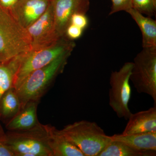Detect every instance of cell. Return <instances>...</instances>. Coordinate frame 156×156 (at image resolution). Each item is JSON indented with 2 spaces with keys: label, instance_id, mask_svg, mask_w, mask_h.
Masks as SVG:
<instances>
[{
  "label": "cell",
  "instance_id": "19",
  "mask_svg": "<svg viewBox=\"0 0 156 156\" xmlns=\"http://www.w3.org/2000/svg\"><path fill=\"white\" fill-rule=\"evenodd\" d=\"M132 8L149 17L154 16L156 10V0H132Z\"/></svg>",
  "mask_w": 156,
  "mask_h": 156
},
{
  "label": "cell",
  "instance_id": "25",
  "mask_svg": "<svg viewBox=\"0 0 156 156\" xmlns=\"http://www.w3.org/2000/svg\"><path fill=\"white\" fill-rule=\"evenodd\" d=\"M6 138V133L3 130L1 124H0V140L5 141Z\"/></svg>",
  "mask_w": 156,
  "mask_h": 156
},
{
  "label": "cell",
  "instance_id": "21",
  "mask_svg": "<svg viewBox=\"0 0 156 156\" xmlns=\"http://www.w3.org/2000/svg\"><path fill=\"white\" fill-rule=\"evenodd\" d=\"M70 23L84 30L88 26V18L86 16V14L80 12H77L73 14L72 16Z\"/></svg>",
  "mask_w": 156,
  "mask_h": 156
},
{
  "label": "cell",
  "instance_id": "16",
  "mask_svg": "<svg viewBox=\"0 0 156 156\" xmlns=\"http://www.w3.org/2000/svg\"><path fill=\"white\" fill-rule=\"evenodd\" d=\"M24 54L7 62H0V100L3 94L12 87Z\"/></svg>",
  "mask_w": 156,
  "mask_h": 156
},
{
  "label": "cell",
  "instance_id": "24",
  "mask_svg": "<svg viewBox=\"0 0 156 156\" xmlns=\"http://www.w3.org/2000/svg\"><path fill=\"white\" fill-rule=\"evenodd\" d=\"M18 0H0V5L9 10L16 4Z\"/></svg>",
  "mask_w": 156,
  "mask_h": 156
},
{
  "label": "cell",
  "instance_id": "3",
  "mask_svg": "<svg viewBox=\"0 0 156 156\" xmlns=\"http://www.w3.org/2000/svg\"><path fill=\"white\" fill-rule=\"evenodd\" d=\"M30 50L26 30L17 23L9 10L0 5V62H7Z\"/></svg>",
  "mask_w": 156,
  "mask_h": 156
},
{
  "label": "cell",
  "instance_id": "15",
  "mask_svg": "<svg viewBox=\"0 0 156 156\" xmlns=\"http://www.w3.org/2000/svg\"><path fill=\"white\" fill-rule=\"evenodd\" d=\"M110 137L112 140L124 143L139 150L156 151V132L115 134Z\"/></svg>",
  "mask_w": 156,
  "mask_h": 156
},
{
  "label": "cell",
  "instance_id": "1",
  "mask_svg": "<svg viewBox=\"0 0 156 156\" xmlns=\"http://www.w3.org/2000/svg\"><path fill=\"white\" fill-rule=\"evenodd\" d=\"M72 50L58 56L52 62L30 73L16 89L21 109L31 101H39L59 74L63 71Z\"/></svg>",
  "mask_w": 156,
  "mask_h": 156
},
{
  "label": "cell",
  "instance_id": "6",
  "mask_svg": "<svg viewBox=\"0 0 156 156\" xmlns=\"http://www.w3.org/2000/svg\"><path fill=\"white\" fill-rule=\"evenodd\" d=\"M130 79L138 93L149 95L156 104V48H143L136 55Z\"/></svg>",
  "mask_w": 156,
  "mask_h": 156
},
{
  "label": "cell",
  "instance_id": "2",
  "mask_svg": "<svg viewBox=\"0 0 156 156\" xmlns=\"http://www.w3.org/2000/svg\"><path fill=\"white\" fill-rule=\"evenodd\" d=\"M59 131L84 156H98L112 140L97 123L86 120L68 125Z\"/></svg>",
  "mask_w": 156,
  "mask_h": 156
},
{
  "label": "cell",
  "instance_id": "13",
  "mask_svg": "<svg viewBox=\"0 0 156 156\" xmlns=\"http://www.w3.org/2000/svg\"><path fill=\"white\" fill-rule=\"evenodd\" d=\"M48 143L53 156H84L76 147L69 141L57 128L46 125Z\"/></svg>",
  "mask_w": 156,
  "mask_h": 156
},
{
  "label": "cell",
  "instance_id": "22",
  "mask_svg": "<svg viewBox=\"0 0 156 156\" xmlns=\"http://www.w3.org/2000/svg\"><path fill=\"white\" fill-rule=\"evenodd\" d=\"M83 30L70 23L66 30L65 36L70 40H76L82 36Z\"/></svg>",
  "mask_w": 156,
  "mask_h": 156
},
{
  "label": "cell",
  "instance_id": "23",
  "mask_svg": "<svg viewBox=\"0 0 156 156\" xmlns=\"http://www.w3.org/2000/svg\"><path fill=\"white\" fill-rule=\"evenodd\" d=\"M0 156H15L11 148L5 141L0 140Z\"/></svg>",
  "mask_w": 156,
  "mask_h": 156
},
{
  "label": "cell",
  "instance_id": "14",
  "mask_svg": "<svg viewBox=\"0 0 156 156\" xmlns=\"http://www.w3.org/2000/svg\"><path fill=\"white\" fill-rule=\"evenodd\" d=\"M127 12L136 23L142 33L143 48H156V20L144 16L133 8Z\"/></svg>",
  "mask_w": 156,
  "mask_h": 156
},
{
  "label": "cell",
  "instance_id": "17",
  "mask_svg": "<svg viewBox=\"0 0 156 156\" xmlns=\"http://www.w3.org/2000/svg\"><path fill=\"white\" fill-rule=\"evenodd\" d=\"M156 151H141L126 144L112 140L98 156H154Z\"/></svg>",
  "mask_w": 156,
  "mask_h": 156
},
{
  "label": "cell",
  "instance_id": "5",
  "mask_svg": "<svg viewBox=\"0 0 156 156\" xmlns=\"http://www.w3.org/2000/svg\"><path fill=\"white\" fill-rule=\"evenodd\" d=\"M74 46V43L64 36L50 47L25 53L17 71L14 88L17 89L32 73L49 64L62 53L72 50Z\"/></svg>",
  "mask_w": 156,
  "mask_h": 156
},
{
  "label": "cell",
  "instance_id": "9",
  "mask_svg": "<svg viewBox=\"0 0 156 156\" xmlns=\"http://www.w3.org/2000/svg\"><path fill=\"white\" fill-rule=\"evenodd\" d=\"M56 31L59 37L65 36L72 16L77 12L86 14L89 0H51Z\"/></svg>",
  "mask_w": 156,
  "mask_h": 156
},
{
  "label": "cell",
  "instance_id": "11",
  "mask_svg": "<svg viewBox=\"0 0 156 156\" xmlns=\"http://www.w3.org/2000/svg\"><path fill=\"white\" fill-rule=\"evenodd\" d=\"M122 134L156 132V104L148 109L131 113Z\"/></svg>",
  "mask_w": 156,
  "mask_h": 156
},
{
  "label": "cell",
  "instance_id": "7",
  "mask_svg": "<svg viewBox=\"0 0 156 156\" xmlns=\"http://www.w3.org/2000/svg\"><path fill=\"white\" fill-rule=\"evenodd\" d=\"M133 62H127L119 70L112 72L110 77L109 104L119 118L128 120L131 112L128 104L131 99L130 76Z\"/></svg>",
  "mask_w": 156,
  "mask_h": 156
},
{
  "label": "cell",
  "instance_id": "18",
  "mask_svg": "<svg viewBox=\"0 0 156 156\" xmlns=\"http://www.w3.org/2000/svg\"><path fill=\"white\" fill-rule=\"evenodd\" d=\"M20 110L21 105L17 91L14 87H12L6 91L1 98L0 119H11Z\"/></svg>",
  "mask_w": 156,
  "mask_h": 156
},
{
  "label": "cell",
  "instance_id": "20",
  "mask_svg": "<svg viewBox=\"0 0 156 156\" xmlns=\"http://www.w3.org/2000/svg\"><path fill=\"white\" fill-rule=\"evenodd\" d=\"M112 2L111 10L109 15L125 11L127 12L132 8V0H111Z\"/></svg>",
  "mask_w": 156,
  "mask_h": 156
},
{
  "label": "cell",
  "instance_id": "10",
  "mask_svg": "<svg viewBox=\"0 0 156 156\" xmlns=\"http://www.w3.org/2000/svg\"><path fill=\"white\" fill-rule=\"evenodd\" d=\"M51 0H18L9 11L22 28L26 29L40 18Z\"/></svg>",
  "mask_w": 156,
  "mask_h": 156
},
{
  "label": "cell",
  "instance_id": "8",
  "mask_svg": "<svg viewBox=\"0 0 156 156\" xmlns=\"http://www.w3.org/2000/svg\"><path fill=\"white\" fill-rule=\"evenodd\" d=\"M26 30L30 44V50L50 47L62 37L59 36L56 30L51 2L41 17Z\"/></svg>",
  "mask_w": 156,
  "mask_h": 156
},
{
  "label": "cell",
  "instance_id": "4",
  "mask_svg": "<svg viewBox=\"0 0 156 156\" xmlns=\"http://www.w3.org/2000/svg\"><path fill=\"white\" fill-rule=\"evenodd\" d=\"M5 141L15 156H53L46 125L41 123L30 130L9 131Z\"/></svg>",
  "mask_w": 156,
  "mask_h": 156
},
{
  "label": "cell",
  "instance_id": "12",
  "mask_svg": "<svg viewBox=\"0 0 156 156\" xmlns=\"http://www.w3.org/2000/svg\"><path fill=\"white\" fill-rule=\"evenodd\" d=\"M39 101H31L26 105L7 123L9 131H25L32 129L40 124L37 117V108Z\"/></svg>",
  "mask_w": 156,
  "mask_h": 156
}]
</instances>
